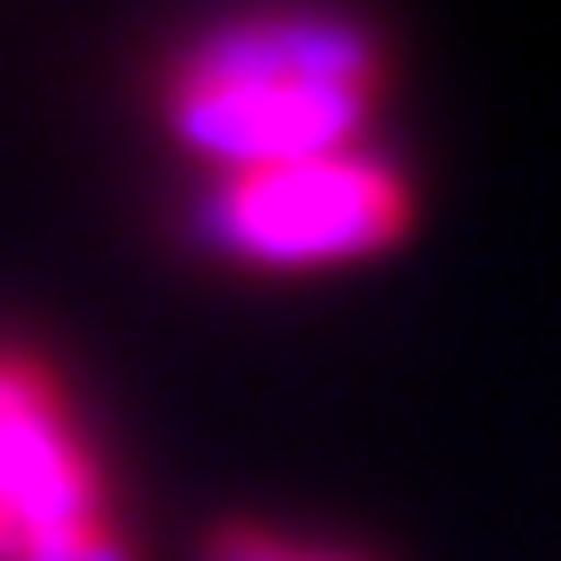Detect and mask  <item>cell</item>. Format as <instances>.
<instances>
[{"mask_svg": "<svg viewBox=\"0 0 561 561\" xmlns=\"http://www.w3.org/2000/svg\"><path fill=\"white\" fill-rule=\"evenodd\" d=\"M390 87V47L359 16H234L187 39L164 79L157 117L187 157L219 172L351 157Z\"/></svg>", "mask_w": 561, "mask_h": 561, "instance_id": "1", "label": "cell"}, {"mask_svg": "<svg viewBox=\"0 0 561 561\" xmlns=\"http://www.w3.org/2000/svg\"><path fill=\"white\" fill-rule=\"evenodd\" d=\"M421 227V195L390 157H312V164H265V172H219L187 203V234L210 257L234 265H351L382 257Z\"/></svg>", "mask_w": 561, "mask_h": 561, "instance_id": "2", "label": "cell"}, {"mask_svg": "<svg viewBox=\"0 0 561 561\" xmlns=\"http://www.w3.org/2000/svg\"><path fill=\"white\" fill-rule=\"evenodd\" d=\"M0 561H140L62 375L0 343Z\"/></svg>", "mask_w": 561, "mask_h": 561, "instance_id": "3", "label": "cell"}, {"mask_svg": "<svg viewBox=\"0 0 561 561\" xmlns=\"http://www.w3.org/2000/svg\"><path fill=\"white\" fill-rule=\"evenodd\" d=\"M195 561H359V553L305 546V538H280V530H265V523H210Z\"/></svg>", "mask_w": 561, "mask_h": 561, "instance_id": "4", "label": "cell"}]
</instances>
